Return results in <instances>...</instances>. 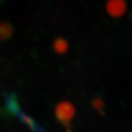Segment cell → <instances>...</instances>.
I'll return each mask as SVG.
<instances>
[{"mask_svg":"<svg viewBox=\"0 0 132 132\" xmlns=\"http://www.w3.org/2000/svg\"><path fill=\"white\" fill-rule=\"evenodd\" d=\"M56 116L61 122L68 124L74 117V107L69 102H62L56 107Z\"/></svg>","mask_w":132,"mask_h":132,"instance_id":"obj_1","label":"cell"},{"mask_svg":"<svg viewBox=\"0 0 132 132\" xmlns=\"http://www.w3.org/2000/svg\"><path fill=\"white\" fill-rule=\"evenodd\" d=\"M106 9L111 16H119L126 11V4L124 0H109L107 3Z\"/></svg>","mask_w":132,"mask_h":132,"instance_id":"obj_2","label":"cell"},{"mask_svg":"<svg viewBox=\"0 0 132 132\" xmlns=\"http://www.w3.org/2000/svg\"><path fill=\"white\" fill-rule=\"evenodd\" d=\"M54 50L59 53H63L67 51V42L62 39H58L54 42Z\"/></svg>","mask_w":132,"mask_h":132,"instance_id":"obj_3","label":"cell"},{"mask_svg":"<svg viewBox=\"0 0 132 132\" xmlns=\"http://www.w3.org/2000/svg\"><path fill=\"white\" fill-rule=\"evenodd\" d=\"M12 29L6 23H0V39H6L10 36Z\"/></svg>","mask_w":132,"mask_h":132,"instance_id":"obj_4","label":"cell"},{"mask_svg":"<svg viewBox=\"0 0 132 132\" xmlns=\"http://www.w3.org/2000/svg\"><path fill=\"white\" fill-rule=\"evenodd\" d=\"M94 106L96 110H102L103 109V106H104V104H103V101H102L101 99H95V101L93 103Z\"/></svg>","mask_w":132,"mask_h":132,"instance_id":"obj_5","label":"cell"}]
</instances>
